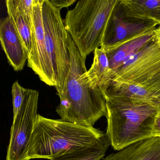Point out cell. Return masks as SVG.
Listing matches in <instances>:
<instances>
[{
	"instance_id": "obj_2",
	"label": "cell",
	"mask_w": 160,
	"mask_h": 160,
	"mask_svg": "<svg viewBox=\"0 0 160 160\" xmlns=\"http://www.w3.org/2000/svg\"><path fill=\"white\" fill-rule=\"evenodd\" d=\"M70 69L66 92L59 96L60 102L56 112L61 119L92 126L103 117H107L106 102L100 89L90 87L82 75L87 72L86 60L68 33Z\"/></svg>"
},
{
	"instance_id": "obj_12",
	"label": "cell",
	"mask_w": 160,
	"mask_h": 160,
	"mask_svg": "<svg viewBox=\"0 0 160 160\" xmlns=\"http://www.w3.org/2000/svg\"><path fill=\"white\" fill-rule=\"evenodd\" d=\"M156 29L157 28L105 51L108 58L113 76L129 56L139 51L147 44L157 38Z\"/></svg>"
},
{
	"instance_id": "obj_10",
	"label": "cell",
	"mask_w": 160,
	"mask_h": 160,
	"mask_svg": "<svg viewBox=\"0 0 160 160\" xmlns=\"http://www.w3.org/2000/svg\"><path fill=\"white\" fill-rule=\"evenodd\" d=\"M0 40L9 64L16 72L22 71L28 55L21 37L9 17L1 20Z\"/></svg>"
},
{
	"instance_id": "obj_18",
	"label": "cell",
	"mask_w": 160,
	"mask_h": 160,
	"mask_svg": "<svg viewBox=\"0 0 160 160\" xmlns=\"http://www.w3.org/2000/svg\"><path fill=\"white\" fill-rule=\"evenodd\" d=\"M26 88L22 87L16 81L12 86L13 107V118H15L21 108V106L25 100Z\"/></svg>"
},
{
	"instance_id": "obj_17",
	"label": "cell",
	"mask_w": 160,
	"mask_h": 160,
	"mask_svg": "<svg viewBox=\"0 0 160 160\" xmlns=\"http://www.w3.org/2000/svg\"><path fill=\"white\" fill-rule=\"evenodd\" d=\"M110 145L108 137L104 141L92 147L52 160H101L103 159Z\"/></svg>"
},
{
	"instance_id": "obj_7",
	"label": "cell",
	"mask_w": 160,
	"mask_h": 160,
	"mask_svg": "<svg viewBox=\"0 0 160 160\" xmlns=\"http://www.w3.org/2000/svg\"><path fill=\"white\" fill-rule=\"evenodd\" d=\"M38 91L26 88L25 100L11 127L6 160H27L38 114Z\"/></svg>"
},
{
	"instance_id": "obj_14",
	"label": "cell",
	"mask_w": 160,
	"mask_h": 160,
	"mask_svg": "<svg viewBox=\"0 0 160 160\" xmlns=\"http://www.w3.org/2000/svg\"><path fill=\"white\" fill-rule=\"evenodd\" d=\"M113 77L108 58L101 48L94 51V58L90 69L82 75L84 81L92 88L101 89Z\"/></svg>"
},
{
	"instance_id": "obj_5",
	"label": "cell",
	"mask_w": 160,
	"mask_h": 160,
	"mask_svg": "<svg viewBox=\"0 0 160 160\" xmlns=\"http://www.w3.org/2000/svg\"><path fill=\"white\" fill-rule=\"evenodd\" d=\"M50 0H44L42 7L47 51L50 59L59 97L66 92L70 69L68 32L61 15Z\"/></svg>"
},
{
	"instance_id": "obj_19",
	"label": "cell",
	"mask_w": 160,
	"mask_h": 160,
	"mask_svg": "<svg viewBox=\"0 0 160 160\" xmlns=\"http://www.w3.org/2000/svg\"><path fill=\"white\" fill-rule=\"evenodd\" d=\"M17 2L24 14L32 21L33 6L35 0H17Z\"/></svg>"
},
{
	"instance_id": "obj_3",
	"label": "cell",
	"mask_w": 160,
	"mask_h": 160,
	"mask_svg": "<svg viewBox=\"0 0 160 160\" xmlns=\"http://www.w3.org/2000/svg\"><path fill=\"white\" fill-rule=\"evenodd\" d=\"M106 102V133L115 150L152 137L158 110L150 103L104 95Z\"/></svg>"
},
{
	"instance_id": "obj_4",
	"label": "cell",
	"mask_w": 160,
	"mask_h": 160,
	"mask_svg": "<svg viewBox=\"0 0 160 160\" xmlns=\"http://www.w3.org/2000/svg\"><path fill=\"white\" fill-rule=\"evenodd\" d=\"M118 1L81 0L67 12L65 28L84 58L102 46L107 24Z\"/></svg>"
},
{
	"instance_id": "obj_16",
	"label": "cell",
	"mask_w": 160,
	"mask_h": 160,
	"mask_svg": "<svg viewBox=\"0 0 160 160\" xmlns=\"http://www.w3.org/2000/svg\"><path fill=\"white\" fill-rule=\"evenodd\" d=\"M8 17L15 26L24 43L28 55L30 58L32 52V32L33 20H31L23 13L17 0L5 1Z\"/></svg>"
},
{
	"instance_id": "obj_6",
	"label": "cell",
	"mask_w": 160,
	"mask_h": 160,
	"mask_svg": "<svg viewBox=\"0 0 160 160\" xmlns=\"http://www.w3.org/2000/svg\"><path fill=\"white\" fill-rule=\"evenodd\" d=\"M112 80L137 84L160 95V42L157 38L129 56Z\"/></svg>"
},
{
	"instance_id": "obj_13",
	"label": "cell",
	"mask_w": 160,
	"mask_h": 160,
	"mask_svg": "<svg viewBox=\"0 0 160 160\" xmlns=\"http://www.w3.org/2000/svg\"><path fill=\"white\" fill-rule=\"evenodd\" d=\"M101 90L103 95L142 101L152 105L156 98L154 93L142 86L112 79Z\"/></svg>"
},
{
	"instance_id": "obj_21",
	"label": "cell",
	"mask_w": 160,
	"mask_h": 160,
	"mask_svg": "<svg viewBox=\"0 0 160 160\" xmlns=\"http://www.w3.org/2000/svg\"><path fill=\"white\" fill-rule=\"evenodd\" d=\"M152 137H160V109L158 111L152 131Z\"/></svg>"
},
{
	"instance_id": "obj_20",
	"label": "cell",
	"mask_w": 160,
	"mask_h": 160,
	"mask_svg": "<svg viewBox=\"0 0 160 160\" xmlns=\"http://www.w3.org/2000/svg\"><path fill=\"white\" fill-rule=\"evenodd\" d=\"M50 1L56 8L61 10L72 5L76 0H50Z\"/></svg>"
},
{
	"instance_id": "obj_8",
	"label": "cell",
	"mask_w": 160,
	"mask_h": 160,
	"mask_svg": "<svg viewBox=\"0 0 160 160\" xmlns=\"http://www.w3.org/2000/svg\"><path fill=\"white\" fill-rule=\"evenodd\" d=\"M157 26L152 21L126 15L118 0L107 24L100 48L104 51L109 50L134 37L154 29Z\"/></svg>"
},
{
	"instance_id": "obj_9",
	"label": "cell",
	"mask_w": 160,
	"mask_h": 160,
	"mask_svg": "<svg viewBox=\"0 0 160 160\" xmlns=\"http://www.w3.org/2000/svg\"><path fill=\"white\" fill-rule=\"evenodd\" d=\"M44 0H35L33 6L32 52L28 59V66L40 80L50 87H56L53 69L47 51L42 7Z\"/></svg>"
},
{
	"instance_id": "obj_1",
	"label": "cell",
	"mask_w": 160,
	"mask_h": 160,
	"mask_svg": "<svg viewBox=\"0 0 160 160\" xmlns=\"http://www.w3.org/2000/svg\"><path fill=\"white\" fill-rule=\"evenodd\" d=\"M108 137L106 132L94 127L48 118L38 114L27 160H52L92 147Z\"/></svg>"
},
{
	"instance_id": "obj_11",
	"label": "cell",
	"mask_w": 160,
	"mask_h": 160,
	"mask_svg": "<svg viewBox=\"0 0 160 160\" xmlns=\"http://www.w3.org/2000/svg\"><path fill=\"white\" fill-rule=\"evenodd\" d=\"M102 160H160V137H152L136 142Z\"/></svg>"
},
{
	"instance_id": "obj_15",
	"label": "cell",
	"mask_w": 160,
	"mask_h": 160,
	"mask_svg": "<svg viewBox=\"0 0 160 160\" xmlns=\"http://www.w3.org/2000/svg\"><path fill=\"white\" fill-rule=\"evenodd\" d=\"M119 4L126 15L160 26V0H119Z\"/></svg>"
},
{
	"instance_id": "obj_22",
	"label": "cell",
	"mask_w": 160,
	"mask_h": 160,
	"mask_svg": "<svg viewBox=\"0 0 160 160\" xmlns=\"http://www.w3.org/2000/svg\"><path fill=\"white\" fill-rule=\"evenodd\" d=\"M156 32H157V39H158V41L160 42V26L158 28H157Z\"/></svg>"
}]
</instances>
